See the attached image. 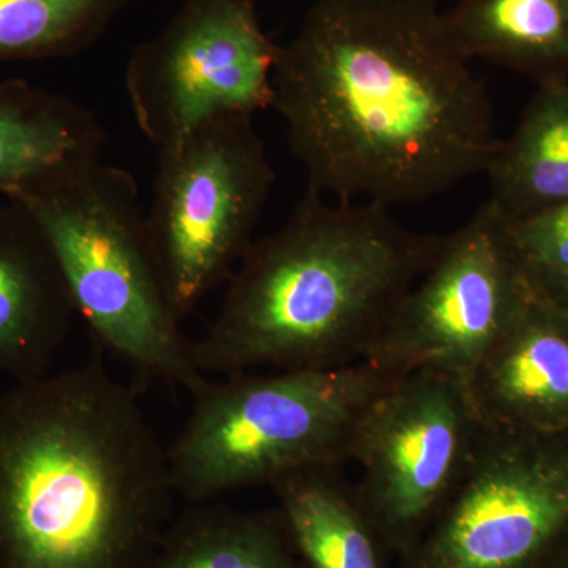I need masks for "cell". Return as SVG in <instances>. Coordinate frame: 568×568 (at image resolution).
I'll list each match as a JSON object with an SVG mask.
<instances>
[{
  "mask_svg": "<svg viewBox=\"0 0 568 568\" xmlns=\"http://www.w3.org/2000/svg\"><path fill=\"white\" fill-rule=\"evenodd\" d=\"M274 183L252 115L216 119L159 149L145 222L181 323L234 274Z\"/></svg>",
  "mask_w": 568,
  "mask_h": 568,
  "instance_id": "cell-6",
  "label": "cell"
},
{
  "mask_svg": "<svg viewBox=\"0 0 568 568\" xmlns=\"http://www.w3.org/2000/svg\"><path fill=\"white\" fill-rule=\"evenodd\" d=\"M141 568H304L275 508L190 504Z\"/></svg>",
  "mask_w": 568,
  "mask_h": 568,
  "instance_id": "cell-17",
  "label": "cell"
},
{
  "mask_svg": "<svg viewBox=\"0 0 568 568\" xmlns=\"http://www.w3.org/2000/svg\"><path fill=\"white\" fill-rule=\"evenodd\" d=\"M485 429L465 381L435 369L395 377L366 409L351 452L355 491L395 560L446 507Z\"/></svg>",
  "mask_w": 568,
  "mask_h": 568,
  "instance_id": "cell-7",
  "label": "cell"
},
{
  "mask_svg": "<svg viewBox=\"0 0 568 568\" xmlns=\"http://www.w3.org/2000/svg\"><path fill=\"white\" fill-rule=\"evenodd\" d=\"M102 123L67 97L24 80L0 82V194L33 189L99 162Z\"/></svg>",
  "mask_w": 568,
  "mask_h": 568,
  "instance_id": "cell-13",
  "label": "cell"
},
{
  "mask_svg": "<svg viewBox=\"0 0 568 568\" xmlns=\"http://www.w3.org/2000/svg\"><path fill=\"white\" fill-rule=\"evenodd\" d=\"M568 525V433L487 425L469 469L396 568H526Z\"/></svg>",
  "mask_w": 568,
  "mask_h": 568,
  "instance_id": "cell-9",
  "label": "cell"
},
{
  "mask_svg": "<svg viewBox=\"0 0 568 568\" xmlns=\"http://www.w3.org/2000/svg\"><path fill=\"white\" fill-rule=\"evenodd\" d=\"M174 497L138 388L95 347L0 396V568H141Z\"/></svg>",
  "mask_w": 568,
  "mask_h": 568,
  "instance_id": "cell-2",
  "label": "cell"
},
{
  "mask_svg": "<svg viewBox=\"0 0 568 568\" xmlns=\"http://www.w3.org/2000/svg\"><path fill=\"white\" fill-rule=\"evenodd\" d=\"M3 197L47 235L93 347L129 366L134 388L166 383L189 392L204 377L164 290L129 171L99 160Z\"/></svg>",
  "mask_w": 568,
  "mask_h": 568,
  "instance_id": "cell-4",
  "label": "cell"
},
{
  "mask_svg": "<svg viewBox=\"0 0 568 568\" xmlns=\"http://www.w3.org/2000/svg\"><path fill=\"white\" fill-rule=\"evenodd\" d=\"M306 189L345 203L422 204L487 173V89L443 10L315 0L278 44L274 104Z\"/></svg>",
  "mask_w": 568,
  "mask_h": 568,
  "instance_id": "cell-1",
  "label": "cell"
},
{
  "mask_svg": "<svg viewBox=\"0 0 568 568\" xmlns=\"http://www.w3.org/2000/svg\"><path fill=\"white\" fill-rule=\"evenodd\" d=\"M275 510L304 568H392L345 465L305 467L271 487Z\"/></svg>",
  "mask_w": 568,
  "mask_h": 568,
  "instance_id": "cell-14",
  "label": "cell"
},
{
  "mask_svg": "<svg viewBox=\"0 0 568 568\" xmlns=\"http://www.w3.org/2000/svg\"><path fill=\"white\" fill-rule=\"evenodd\" d=\"M443 241L409 230L383 205L306 189L227 280L215 320L192 342L194 368L216 377L365 362Z\"/></svg>",
  "mask_w": 568,
  "mask_h": 568,
  "instance_id": "cell-3",
  "label": "cell"
},
{
  "mask_svg": "<svg viewBox=\"0 0 568 568\" xmlns=\"http://www.w3.org/2000/svg\"><path fill=\"white\" fill-rule=\"evenodd\" d=\"M496 220L529 293L568 320V204L515 222Z\"/></svg>",
  "mask_w": 568,
  "mask_h": 568,
  "instance_id": "cell-19",
  "label": "cell"
},
{
  "mask_svg": "<svg viewBox=\"0 0 568 568\" xmlns=\"http://www.w3.org/2000/svg\"><path fill=\"white\" fill-rule=\"evenodd\" d=\"M467 387L489 426L568 433L567 317L530 294Z\"/></svg>",
  "mask_w": 568,
  "mask_h": 568,
  "instance_id": "cell-12",
  "label": "cell"
},
{
  "mask_svg": "<svg viewBox=\"0 0 568 568\" xmlns=\"http://www.w3.org/2000/svg\"><path fill=\"white\" fill-rule=\"evenodd\" d=\"M443 17L470 62L495 63L537 85L568 80V0H455Z\"/></svg>",
  "mask_w": 568,
  "mask_h": 568,
  "instance_id": "cell-16",
  "label": "cell"
},
{
  "mask_svg": "<svg viewBox=\"0 0 568 568\" xmlns=\"http://www.w3.org/2000/svg\"><path fill=\"white\" fill-rule=\"evenodd\" d=\"M485 175V204L503 222L568 204V80L537 85Z\"/></svg>",
  "mask_w": 568,
  "mask_h": 568,
  "instance_id": "cell-15",
  "label": "cell"
},
{
  "mask_svg": "<svg viewBox=\"0 0 568 568\" xmlns=\"http://www.w3.org/2000/svg\"><path fill=\"white\" fill-rule=\"evenodd\" d=\"M526 568H568V525Z\"/></svg>",
  "mask_w": 568,
  "mask_h": 568,
  "instance_id": "cell-20",
  "label": "cell"
},
{
  "mask_svg": "<svg viewBox=\"0 0 568 568\" xmlns=\"http://www.w3.org/2000/svg\"><path fill=\"white\" fill-rule=\"evenodd\" d=\"M129 0H0V62L91 50Z\"/></svg>",
  "mask_w": 568,
  "mask_h": 568,
  "instance_id": "cell-18",
  "label": "cell"
},
{
  "mask_svg": "<svg viewBox=\"0 0 568 568\" xmlns=\"http://www.w3.org/2000/svg\"><path fill=\"white\" fill-rule=\"evenodd\" d=\"M77 308L54 250L36 220L0 201V376L13 384L48 375Z\"/></svg>",
  "mask_w": 568,
  "mask_h": 568,
  "instance_id": "cell-11",
  "label": "cell"
},
{
  "mask_svg": "<svg viewBox=\"0 0 568 568\" xmlns=\"http://www.w3.org/2000/svg\"><path fill=\"white\" fill-rule=\"evenodd\" d=\"M347 2L384 3V6H413L429 7V9H440L444 3H448V6H450V3H454L455 0H347Z\"/></svg>",
  "mask_w": 568,
  "mask_h": 568,
  "instance_id": "cell-21",
  "label": "cell"
},
{
  "mask_svg": "<svg viewBox=\"0 0 568 568\" xmlns=\"http://www.w3.org/2000/svg\"><path fill=\"white\" fill-rule=\"evenodd\" d=\"M395 377L361 362L271 375L204 376L166 447L175 496L189 504L268 487L305 467L351 463L358 424Z\"/></svg>",
  "mask_w": 568,
  "mask_h": 568,
  "instance_id": "cell-5",
  "label": "cell"
},
{
  "mask_svg": "<svg viewBox=\"0 0 568 568\" xmlns=\"http://www.w3.org/2000/svg\"><path fill=\"white\" fill-rule=\"evenodd\" d=\"M496 216L484 204L443 245L365 362L392 377L435 369L469 383L529 301Z\"/></svg>",
  "mask_w": 568,
  "mask_h": 568,
  "instance_id": "cell-10",
  "label": "cell"
},
{
  "mask_svg": "<svg viewBox=\"0 0 568 568\" xmlns=\"http://www.w3.org/2000/svg\"><path fill=\"white\" fill-rule=\"evenodd\" d=\"M276 51L254 0H185L126 63L138 129L162 149L216 119L268 110Z\"/></svg>",
  "mask_w": 568,
  "mask_h": 568,
  "instance_id": "cell-8",
  "label": "cell"
}]
</instances>
